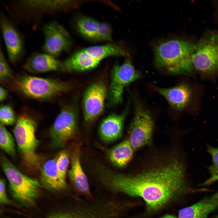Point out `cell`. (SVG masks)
Instances as JSON below:
<instances>
[{"instance_id": "4316f807", "label": "cell", "mask_w": 218, "mask_h": 218, "mask_svg": "<svg viewBox=\"0 0 218 218\" xmlns=\"http://www.w3.org/2000/svg\"><path fill=\"white\" fill-rule=\"evenodd\" d=\"M56 164L58 173L63 180L66 181V177L69 162V155L66 150L60 151L56 156Z\"/></svg>"}, {"instance_id": "836d02e7", "label": "cell", "mask_w": 218, "mask_h": 218, "mask_svg": "<svg viewBox=\"0 0 218 218\" xmlns=\"http://www.w3.org/2000/svg\"><path fill=\"white\" fill-rule=\"evenodd\" d=\"M210 218H218V215Z\"/></svg>"}, {"instance_id": "ffe728a7", "label": "cell", "mask_w": 218, "mask_h": 218, "mask_svg": "<svg viewBox=\"0 0 218 218\" xmlns=\"http://www.w3.org/2000/svg\"><path fill=\"white\" fill-rule=\"evenodd\" d=\"M40 178L42 185L51 190L60 191L67 186L66 181L62 179L58 173L56 157L47 161L41 167Z\"/></svg>"}, {"instance_id": "ba28073f", "label": "cell", "mask_w": 218, "mask_h": 218, "mask_svg": "<svg viewBox=\"0 0 218 218\" xmlns=\"http://www.w3.org/2000/svg\"><path fill=\"white\" fill-rule=\"evenodd\" d=\"M140 75L133 66L129 58L122 64L115 65L111 70L107 106L113 107L121 102L124 88L138 79Z\"/></svg>"}, {"instance_id": "44dd1931", "label": "cell", "mask_w": 218, "mask_h": 218, "mask_svg": "<svg viewBox=\"0 0 218 218\" xmlns=\"http://www.w3.org/2000/svg\"><path fill=\"white\" fill-rule=\"evenodd\" d=\"M134 149L128 139L124 140L110 150L108 157L115 166L122 167H124L131 160Z\"/></svg>"}, {"instance_id": "7a4b0ae2", "label": "cell", "mask_w": 218, "mask_h": 218, "mask_svg": "<svg viewBox=\"0 0 218 218\" xmlns=\"http://www.w3.org/2000/svg\"><path fill=\"white\" fill-rule=\"evenodd\" d=\"M196 47V44L184 40L173 39L161 42L154 48L155 64L170 74H191L194 70L192 58Z\"/></svg>"}, {"instance_id": "d4e9b609", "label": "cell", "mask_w": 218, "mask_h": 218, "mask_svg": "<svg viewBox=\"0 0 218 218\" xmlns=\"http://www.w3.org/2000/svg\"><path fill=\"white\" fill-rule=\"evenodd\" d=\"M207 150L211 156L212 163L208 167L210 177L199 186H206L218 181V148L207 145Z\"/></svg>"}, {"instance_id": "52a82bcc", "label": "cell", "mask_w": 218, "mask_h": 218, "mask_svg": "<svg viewBox=\"0 0 218 218\" xmlns=\"http://www.w3.org/2000/svg\"><path fill=\"white\" fill-rule=\"evenodd\" d=\"M196 45L192 58L194 69L206 75L218 73V33L214 31L206 32Z\"/></svg>"}, {"instance_id": "8992f818", "label": "cell", "mask_w": 218, "mask_h": 218, "mask_svg": "<svg viewBox=\"0 0 218 218\" xmlns=\"http://www.w3.org/2000/svg\"><path fill=\"white\" fill-rule=\"evenodd\" d=\"M0 161L13 197L22 203H34L39 195V182L22 173L4 156L1 155Z\"/></svg>"}, {"instance_id": "5b68a950", "label": "cell", "mask_w": 218, "mask_h": 218, "mask_svg": "<svg viewBox=\"0 0 218 218\" xmlns=\"http://www.w3.org/2000/svg\"><path fill=\"white\" fill-rule=\"evenodd\" d=\"M72 3L67 0H17L11 3L10 9L17 20L34 22L43 16L55 15L64 10Z\"/></svg>"}, {"instance_id": "e0dca14e", "label": "cell", "mask_w": 218, "mask_h": 218, "mask_svg": "<svg viewBox=\"0 0 218 218\" xmlns=\"http://www.w3.org/2000/svg\"><path fill=\"white\" fill-rule=\"evenodd\" d=\"M100 61L88 52L84 48L61 62L59 70L65 72L88 70L97 66Z\"/></svg>"}, {"instance_id": "f1b7e54d", "label": "cell", "mask_w": 218, "mask_h": 218, "mask_svg": "<svg viewBox=\"0 0 218 218\" xmlns=\"http://www.w3.org/2000/svg\"><path fill=\"white\" fill-rule=\"evenodd\" d=\"M112 40V28L109 24L99 23L98 30L95 40L110 41Z\"/></svg>"}, {"instance_id": "9a60e30c", "label": "cell", "mask_w": 218, "mask_h": 218, "mask_svg": "<svg viewBox=\"0 0 218 218\" xmlns=\"http://www.w3.org/2000/svg\"><path fill=\"white\" fill-rule=\"evenodd\" d=\"M128 109V108H126L120 114L109 115L102 121L99 126V132L100 137L104 141L112 142L120 137Z\"/></svg>"}, {"instance_id": "ac0fdd59", "label": "cell", "mask_w": 218, "mask_h": 218, "mask_svg": "<svg viewBox=\"0 0 218 218\" xmlns=\"http://www.w3.org/2000/svg\"><path fill=\"white\" fill-rule=\"evenodd\" d=\"M80 148L75 145L72 150L71 167L68 171L70 179L75 188L85 195H89L90 191L88 181L81 164Z\"/></svg>"}, {"instance_id": "7c38bea8", "label": "cell", "mask_w": 218, "mask_h": 218, "mask_svg": "<svg viewBox=\"0 0 218 218\" xmlns=\"http://www.w3.org/2000/svg\"><path fill=\"white\" fill-rule=\"evenodd\" d=\"M0 25L9 61L15 63L24 54L23 37L12 22L2 12L0 14Z\"/></svg>"}, {"instance_id": "5bb4252c", "label": "cell", "mask_w": 218, "mask_h": 218, "mask_svg": "<svg viewBox=\"0 0 218 218\" xmlns=\"http://www.w3.org/2000/svg\"><path fill=\"white\" fill-rule=\"evenodd\" d=\"M218 209V192L204 197L192 205L181 209L179 218H208Z\"/></svg>"}, {"instance_id": "3957f363", "label": "cell", "mask_w": 218, "mask_h": 218, "mask_svg": "<svg viewBox=\"0 0 218 218\" xmlns=\"http://www.w3.org/2000/svg\"><path fill=\"white\" fill-rule=\"evenodd\" d=\"M37 123L28 115H20L13 130L18 149L24 164L28 169L37 170L41 168L40 157L36 153L39 141L35 132Z\"/></svg>"}, {"instance_id": "83f0119b", "label": "cell", "mask_w": 218, "mask_h": 218, "mask_svg": "<svg viewBox=\"0 0 218 218\" xmlns=\"http://www.w3.org/2000/svg\"><path fill=\"white\" fill-rule=\"evenodd\" d=\"M0 123L3 125H13L15 121V116L12 108L8 105H3L0 108Z\"/></svg>"}, {"instance_id": "484cf974", "label": "cell", "mask_w": 218, "mask_h": 218, "mask_svg": "<svg viewBox=\"0 0 218 218\" xmlns=\"http://www.w3.org/2000/svg\"><path fill=\"white\" fill-rule=\"evenodd\" d=\"M15 139L4 125L0 124V146L7 154L12 157L16 154Z\"/></svg>"}, {"instance_id": "603a6c76", "label": "cell", "mask_w": 218, "mask_h": 218, "mask_svg": "<svg viewBox=\"0 0 218 218\" xmlns=\"http://www.w3.org/2000/svg\"><path fill=\"white\" fill-rule=\"evenodd\" d=\"M47 218H97L93 211L82 203L75 204L70 210L61 212Z\"/></svg>"}, {"instance_id": "2e32d148", "label": "cell", "mask_w": 218, "mask_h": 218, "mask_svg": "<svg viewBox=\"0 0 218 218\" xmlns=\"http://www.w3.org/2000/svg\"><path fill=\"white\" fill-rule=\"evenodd\" d=\"M154 88L157 91L165 98L173 108L177 110L184 109L189 104L191 98V89L185 84L170 88L155 87Z\"/></svg>"}, {"instance_id": "f546056e", "label": "cell", "mask_w": 218, "mask_h": 218, "mask_svg": "<svg viewBox=\"0 0 218 218\" xmlns=\"http://www.w3.org/2000/svg\"><path fill=\"white\" fill-rule=\"evenodd\" d=\"M12 72L5 57L1 48L0 50V81L3 82L10 78Z\"/></svg>"}, {"instance_id": "4fadbf2b", "label": "cell", "mask_w": 218, "mask_h": 218, "mask_svg": "<svg viewBox=\"0 0 218 218\" xmlns=\"http://www.w3.org/2000/svg\"><path fill=\"white\" fill-rule=\"evenodd\" d=\"M106 94L105 85L101 82L91 85L86 91L83 101V111L85 119L91 122L96 119L104 110Z\"/></svg>"}, {"instance_id": "8fae6325", "label": "cell", "mask_w": 218, "mask_h": 218, "mask_svg": "<svg viewBox=\"0 0 218 218\" xmlns=\"http://www.w3.org/2000/svg\"><path fill=\"white\" fill-rule=\"evenodd\" d=\"M77 118L74 112L69 108L63 109L50 128L52 143L57 148L64 147L75 136L77 132Z\"/></svg>"}, {"instance_id": "7402d4cb", "label": "cell", "mask_w": 218, "mask_h": 218, "mask_svg": "<svg viewBox=\"0 0 218 218\" xmlns=\"http://www.w3.org/2000/svg\"><path fill=\"white\" fill-rule=\"evenodd\" d=\"M85 48L87 52L100 61L108 57L126 55V52L122 48L114 44L92 46Z\"/></svg>"}, {"instance_id": "277c9868", "label": "cell", "mask_w": 218, "mask_h": 218, "mask_svg": "<svg viewBox=\"0 0 218 218\" xmlns=\"http://www.w3.org/2000/svg\"><path fill=\"white\" fill-rule=\"evenodd\" d=\"M16 89L22 94L39 100L51 99L68 91L67 83L57 79L45 78L28 75L17 78L14 82Z\"/></svg>"}, {"instance_id": "1f68e13d", "label": "cell", "mask_w": 218, "mask_h": 218, "mask_svg": "<svg viewBox=\"0 0 218 218\" xmlns=\"http://www.w3.org/2000/svg\"><path fill=\"white\" fill-rule=\"evenodd\" d=\"M8 92L3 87H0V101H2L5 100L7 97Z\"/></svg>"}, {"instance_id": "30bf717a", "label": "cell", "mask_w": 218, "mask_h": 218, "mask_svg": "<svg viewBox=\"0 0 218 218\" xmlns=\"http://www.w3.org/2000/svg\"><path fill=\"white\" fill-rule=\"evenodd\" d=\"M44 36L42 50L55 58L71 47L69 35L63 26L55 20L44 24L41 28Z\"/></svg>"}, {"instance_id": "d6986e66", "label": "cell", "mask_w": 218, "mask_h": 218, "mask_svg": "<svg viewBox=\"0 0 218 218\" xmlns=\"http://www.w3.org/2000/svg\"><path fill=\"white\" fill-rule=\"evenodd\" d=\"M61 62L45 53L35 52L27 59L23 68L31 73H40L59 70Z\"/></svg>"}, {"instance_id": "cb8c5ba5", "label": "cell", "mask_w": 218, "mask_h": 218, "mask_svg": "<svg viewBox=\"0 0 218 218\" xmlns=\"http://www.w3.org/2000/svg\"><path fill=\"white\" fill-rule=\"evenodd\" d=\"M99 23L89 18L82 17L78 20L77 25L81 34L88 38L95 40Z\"/></svg>"}, {"instance_id": "4dcf8cb0", "label": "cell", "mask_w": 218, "mask_h": 218, "mask_svg": "<svg viewBox=\"0 0 218 218\" xmlns=\"http://www.w3.org/2000/svg\"><path fill=\"white\" fill-rule=\"evenodd\" d=\"M0 202L2 205L8 204L10 203L6 192L5 180L3 179L0 180Z\"/></svg>"}, {"instance_id": "9c48e42d", "label": "cell", "mask_w": 218, "mask_h": 218, "mask_svg": "<svg viewBox=\"0 0 218 218\" xmlns=\"http://www.w3.org/2000/svg\"><path fill=\"white\" fill-rule=\"evenodd\" d=\"M133 118L130 129L128 140L134 150L150 143L154 127L152 117L149 111L135 101Z\"/></svg>"}, {"instance_id": "6da1fadb", "label": "cell", "mask_w": 218, "mask_h": 218, "mask_svg": "<svg viewBox=\"0 0 218 218\" xmlns=\"http://www.w3.org/2000/svg\"><path fill=\"white\" fill-rule=\"evenodd\" d=\"M182 160L174 157L166 163L134 175L116 173L101 166L97 174L109 190L140 197L148 210L155 211L175 199L201 191L188 183L185 165Z\"/></svg>"}, {"instance_id": "d6a6232c", "label": "cell", "mask_w": 218, "mask_h": 218, "mask_svg": "<svg viewBox=\"0 0 218 218\" xmlns=\"http://www.w3.org/2000/svg\"><path fill=\"white\" fill-rule=\"evenodd\" d=\"M160 218H179L177 217L171 215H167L164 216Z\"/></svg>"}]
</instances>
